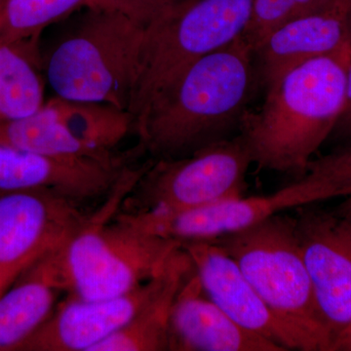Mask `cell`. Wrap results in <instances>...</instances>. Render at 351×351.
Here are the masks:
<instances>
[{"instance_id":"22","label":"cell","mask_w":351,"mask_h":351,"mask_svg":"<svg viewBox=\"0 0 351 351\" xmlns=\"http://www.w3.org/2000/svg\"><path fill=\"white\" fill-rule=\"evenodd\" d=\"M338 0H254L250 21L242 34L253 52L274 29Z\"/></svg>"},{"instance_id":"12","label":"cell","mask_w":351,"mask_h":351,"mask_svg":"<svg viewBox=\"0 0 351 351\" xmlns=\"http://www.w3.org/2000/svg\"><path fill=\"white\" fill-rule=\"evenodd\" d=\"M322 197L311 182L304 179L265 196L230 198L212 204L173 213L135 212L117 214L138 230L181 242L213 240L256 225L291 208L315 204Z\"/></svg>"},{"instance_id":"27","label":"cell","mask_w":351,"mask_h":351,"mask_svg":"<svg viewBox=\"0 0 351 351\" xmlns=\"http://www.w3.org/2000/svg\"><path fill=\"white\" fill-rule=\"evenodd\" d=\"M336 211L351 219V195L343 197V202L339 203Z\"/></svg>"},{"instance_id":"8","label":"cell","mask_w":351,"mask_h":351,"mask_svg":"<svg viewBox=\"0 0 351 351\" xmlns=\"http://www.w3.org/2000/svg\"><path fill=\"white\" fill-rule=\"evenodd\" d=\"M205 294L235 323L286 351H330L331 341L276 313L258 294L237 263L212 240L182 242Z\"/></svg>"},{"instance_id":"18","label":"cell","mask_w":351,"mask_h":351,"mask_svg":"<svg viewBox=\"0 0 351 351\" xmlns=\"http://www.w3.org/2000/svg\"><path fill=\"white\" fill-rule=\"evenodd\" d=\"M46 104L78 141L106 156H117V147L134 130L128 110L96 101H71L54 96Z\"/></svg>"},{"instance_id":"1","label":"cell","mask_w":351,"mask_h":351,"mask_svg":"<svg viewBox=\"0 0 351 351\" xmlns=\"http://www.w3.org/2000/svg\"><path fill=\"white\" fill-rule=\"evenodd\" d=\"M258 82L255 54L241 36L157 95L135 120L138 147L154 160L180 158L239 135Z\"/></svg>"},{"instance_id":"19","label":"cell","mask_w":351,"mask_h":351,"mask_svg":"<svg viewBox=\"0 0 351 351\" xmlns=\"http://www.w3.org/2000/svg\"><path fill=\"white\" fill-rule=\"evenodd\" d=\"M193 269L189 258L167 285L119 331L95 346L93 351L170 350V321L176 295Z\"/></svg>"},{"instance_id":"24","label":"cell","mask_w":351,"mask_h":351,"mask_svg":"<svg viewBox=\"0 0 351 351\" xmlns=\"http://www.w3.org/2000/svg\"><path fill=\"white\" fill-rule=\"evenodd\" d=\"M180 1L182 0H85L84 7L121 14L145 29Z\"/></svg>"},{"instance_id":"17","label":"cell","mask_w":351,"mask_h":351,"mask_svg":"<svg viewBox=\"0 0 351 351\" xmlns=\"http://www.w3.org/2000/svg\"><path fill=\"white\" fill-rule=\"evenodd\" d=\"M38 40L0 41V123L38 112L45 104Z\"/></svg>"},{"instance_id":"26","label":"cell","mask_w":351,"mask_h":351,"mask_svg":"<svg viewBox=\"0 0 351 351\" xmlns=\"http://www.w3.org/2000/svg\"><path fill=\"white\" fill-rule=\"evenodd\" d=\"M330 351H351V319L345 329L334 339Z\"/></svg>"},{"instance_id":"3","label":"cell","mask_w":351,"mask_h":351,"mask_svg":"<svg viewBox=\"0 0 351 351\" xmlns=\"http://www.w3.org/2000/svg\"><path fill=\"white\" fill-rule=\"evenodd\" d=\"M142 168H127L98 213L59 250L38 261L63 292L80 299H107L126 294L169 265L182 248L178 240L134 228L115 214Z\"/></svg>"},{"instance_id":"6","label":"cell","mask_w":351,"mask_h":351,"mask_svg":"<svg viewBox=\"0 0 351 351\" xmlns=\"http://www.w3.org/2000/svg\"><path fill=\"white\" fill-rule=\"evenodd\" d=\"M283 213L212 241L233 258L274 311L327 337L332 343L302 258L295 216Z\"/></svg>"},{"instance_id":"16","label":"cell","mask_w":351,"mask_h":351,"mask_svg":"<svg viewBox=\"0 0 351 351\" xmlns=\"http://www.w3.org/2000/svg\"><path fill=\"white\" fill-rule=\"evenodd\" d=\"M63 293L38 263L0 294V351H18L54 313Z\"/></svg>"},{"instance_id":"7","label":"cell","mask_w":351,"mask_h":351,"mask_svg":"<svg viewBox=\"0 0 351 351\" xmlns=\"http://www.w3.org/2000/svg\"><path fill=\"white\" fill-rule=\"evenodd\" d=\"M252 164L239 134L191 156L151 161L123 204L129 213H173L239 197Z\"/></svg>"},{"instance_id":"14","label":"cell","mask_w":351,"mask_h":351,"mask_svg":"<svg viewBox=\"0 0 351 351\" xmlns=\"http://www.w3.org/2000/svg\"><path fill=\"white\" fill-rule=\"evenodd\" d=\"M351 44V0L306 14L280 25L255 51L258 82L267 88L300 64Z\"/></svg>"},{"instance_id":"4","label":"cell","mask_w":351,"mask_h":351,"mask_svg":"<svg viewBox=\"0 0 351 351\" xmlns=\"http://www.w3.org/2000/svg\"><path fill=\"white\" fill-rule=\"evenodd\" d=\"M77 27L43 58L55 96L130 110L145 27L121 14L86 8Z\"/></svg>"},{"instance_id":"20","label":"cell","mask_w":351,"mask_h":351,"mask_svg":"<svg viewBox=\"0 0 351 351\" xmlns=\"http://www.w3.org/2000/svg\"><path fill=\"white\" fill-rule=\"evenodd\" d=\"M0 144L49 156L86 157L101 161L125 159L121 156H104L82 144L60 121L46 101L40 110L29 117L0 123Z\"/></svg>"},{"instance_id":"13","label":"cell","mask_w":351,"mask_h":351,"mask_svg":"<svg viewBox=\"0 0 351 351\" xmlns=\"http://www.w3.org/2000/svg\"><path fill=\"white\" fill-rule=\"evenodd\" d=\"M127 168L125 159L49 156L0 144V193L38 189L82 203L110 193Z\"/></svg>"},{"instance_id":"2","label":"cell","mask_w":351,"mask_h":351,"mask_svg":"<svg viewBox=\"0 0 351 351\" xmlns=\"http://www.w3.org/2000/svg\"><path fill=\"white\" fill-rule=\"evenodd\" d=\"M351 44L311 60L265 88L257 112H247L239 135L253 164L263 170L304 175L332 135L343 110Z\"/></svg>"},{"instance_id":"15","label":"cell","mask_w":351,"mask_h":351,"mask_svg":"<svg viewBox=\"0 0 351 351\" xmlns=\"http://www.w3.org/2000/svg\"><path fill=\"white\" fill-rule=\"evenodd\" d=\"M170 350L286 351L228 317L205 294L195 267L182 283L173 304Z\"/></svg>"},{"instance_id":"11","label":"cell","mask_w":351,"mask_h":351,"mask_svg":"<svg viewBox=\"0 0 351 351\" xmlns=\"http://www.w3.org/2000/svg\"><path fill=\"white\" fill-rule=\"evenodd\" d=\"M313 205L297 208L295 232L332 343L351 319V219Z\"/></svg>"},{"instance_id":"25","label":"cell","mask_w":351,"mask_h":351,"mask_svg":"<svg viewBox=\"0 0 351 351\" xmlns=\"http://www.w3.org/2000/svg\"><path fill=\"white\" fill-rule=\"evenodd\" d=\"M332 135L345 140H351V59L346 73L345 105Z\"/></svg>"},{"instance_id":"9","label":"cell","mask_w":351,"mask_h":351,"mask_svg":"<svg viewBox=\"0 0 351 351\" xmlns=\"http://www.w3.org/2000/svg\"><path fill=\"white\" fill-rule=\"evenodd\" d=\"M80 203L50 191L0 193V290L61 249L90 216Z\"/></svg>"},{"instance_id":"29","label":"cell","mask_w":351,"mask_h":351,"mask_svg":"<svg viewBox=\"0 0 351 351\" xmlns=\"http://www.w3.org/2000/svg\"><path fill=\"white\" fill-rule=\"evenodd\" d=\"M1 293H2V291H1V290H0V294H1Z\"/></svg>"},{"instance_id":"23","label":"cell","mask_w":351,"mask_h":351,"mask_svg":"<svg viewBox=\"0 0 351 351\" xmlns=\"http://www.w3.org/2000/svg\"><path fill=\"white\" fill-rule=\"evenodd\" d=\"M300 179L313 184L324 200L351 195V145L313 159Z\"/></svg>"},{"instance_id":"28","label":"cell","mask_w":351,"mask_h":351,"mask_svg":"<svg viewBox=\"0 0 351 351\" xmlns=\"http://www.w3.org/2000/svg\"><path fill=\"white\" fill-rule=\"evenodd\" d=\"M6 0H0V10H1L2 6L5 3Z\"/></svg>"},{"instance_id":"10","label":"cell","mask_w":351,"mask_h":351,"mask_svg":"<svg viewBox=\"0 0 351 351\" xmlns=\"http://www.w3.org/2000/svg\"><path fill=\"white\" fill-rule=\"evenodd\" d=\"M189 260L180 249L163 272L126 294L97 300L69 295L18 351H93L125 326Z\"/></svg>"},{"instance_id":"5","label":"cell","mask_w":351,"mask_h":351,"mask_svg":"<svg viewBox=\"0 0 351 351\" xmlns=\"http://www.w3.org/2000/svg\"><path fill=\"white\" fill-rule=\"evenodd\" d=\"M254 0H182L145 27L129 112L137 119L184 69L244 34Z\"/></svg>"},{"instance_id":"21","label":"cell","mask_w":351,"mask_h":351,"mask_svg":"<svg viewBox=\"0 0 351 351\" xmlns=\"http://www.w3.org/2000/svg\"><path fill=\"white\" fill-rule=\"evenodd\" d=\"M84 3L85 0H6L0 10V41L38 40L45 27Z\"/></svg>"}]
</instances>
